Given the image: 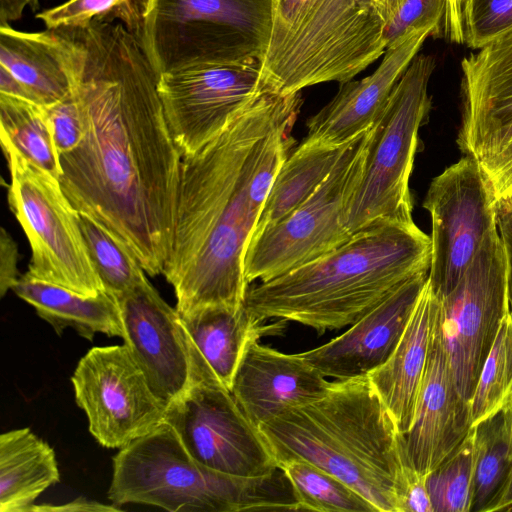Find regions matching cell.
Segmentation results:
<instances>
[{
    "label": "cell",
    "mask_w": 512,
    "mask_h": 512,
    "mask_svg": "<svg viewBox=\"0 0 512 512\" xmlns=\"http://www.w3.org/2000/svg\"><path fill=\"white\" fill-rule=\"evenodd\" d=\"M11 289L33 306L38 316L50 323L59 335L71 327L90 341L96 333L123 338L118 302L106 291L96 296H85L35 278L27 272L18 278Z\"/></svg>",
    "instance_id": "cell-25"
},
{
    "label": "cell",
    "mask_w": 512,
    "mask_h": 512,
    "mask_svg": "<svg viewBox=\"0 0 512 512\" xmlns=\"http://www.w3.org/2000/svg\"><path fill=\"white\" fill-rule=\"evenodd\" d=\"M497 200L491 179L472 156L431 181L423 202L432 224L428 283L439 300L456 287L486 235L497 228Z\"/></svg>",
    "instance_id": "cell-13"
},
{
    "label": "cell",
    "mask_w": 512,
    "mask_h": 512,
    "mask_svg": "<svg viewBox=\"0 0 512 512\" xmlns=\"http://www.w3.org/2000/svg\"><path fill=\"white\" fill-rule=\"evenodd\" d=\"M461 71L456 142L494 183L512 170V33L464 57Z\"/></svg>",
    "instance_id": "cell-16"
},
{
    "label": "cell",
    "mask_w": 512,
    "mask_h": 512,
    "mask_svg": "<svg viewBox=\"0 0 512 512\" xmlns=\"http://www.w3.org/2000/svg\"><path fill=\"white\" fill-rule=\"evenodd\" d=\"M385 26L373 0H273L260 93L353 79L384 54Z\"/></svg>",
    "instance_id": "cell-6"
},
{
    "label": "cell",
    "mask_w": 512,
    "mask_h": 512,
    "mask_svg": "<svg viewBox=\"0 0 512 512\" xmlns=\"http://www.w3.org/2000/svg\"><path fill=\"white\" fill-rule=\"evenodd\" d=\"M89 431L107 448H122L165 420L166 404L150 388L128 347L91 348L71 377Z\"/></svg>",
    "instance_id": "cell-14"
},
{
    "label": "cell",
    "mask_w": 512,
    "mask_h": 512,
    "mask_svg": "<svg viewBox=\"0 0 512 512\" xmlns=\"http://www.w3.org/2000/svg\"><path fill=\"white\" fill-rule=\"evenodd\" d=\"M470 428V403L456 387L437 317L414 420L404 435L410 464L427 475L455 449Z\"/></svg>",
    "instance_id": "cell-20"
},
{
    "label": "cell",
    "mask_w": 512,
    "mask_h": 512,
    "mask_svg": "<svg viewBox=\"0 0 512 512\" xmlns=\"http://www.w3.org/2000/svg\"><path fill=\"white\" fill-rule=\"evenodd\" d=\"M179 321L186 341L229 390L248 345L280 327V323L262 325L244 304L202 307L179 315Z\"/></svg>",
    "instance_id": "cell-24"
},
{
    "label": "cell",
    "mask_w": 512,
    "mask_h": 512,
    "mask_svg": "<svg viewBox=\"0 0 512 512\" xmlns=\"http://www.w3.org/2000/svg\"><path fill=\"white\" fill-rule=\"evenodd\" d=\"M191 380L166 405L165 420L200 464L231 475L259 477L279 468L265 437L202 358L188 350Z\"/></svg>",
    "instance_id": "cell-11"
},
{
    "label": "cell",
    "mask_w": 512,
    "mask_h": 512,
    "mask_svg": "<svg viewBox=\"0 0 512 512\" xmlns=\"http://www.w3.org/2000/svg\"><path fill=\"white\" fill-rule=\"evenodd\" d=\"M1 143L13 146L36 167L60 178V155L44 106L0 93Z\"/></svg>",
    "instance_id": "cell-29"
},
{
    "label": "cell",
    "mask_w": 512,
    "mask_h": 512,
    "mask_svg": "<svg viewBox=\"0 0 512 512\" xmlns=\"http://www.w3.org/2000/svg\"><path fill=\"white\" fill-rule=\"evenodd\" d=\"M116 300L124 344L153 393L167 405L191 380L188 348L176 308L162 299L147 278Z\"/></svg>",
    "instance_id": "cell-17"
},
{
    "label": "cell",
    "mask_w": 512,
    "mask_h": 512,
    "mask_svg": "<svg viewBox=\"0 0 512 512\" xmlns=\"http://www.w3.org/2000/svg\"><path fill=\"white\" fill-rule=\"evenodd\" d=\"M39 0H0V26L21 18L27 7L36 9Z\"/></svg>",
    "instance_id": "cell-42"
},
{
    "label": "cell",
    "mask_w": 512,
    "mask_h": 512,
    "mask_svg": "<svg viewBox=\"0 0 512 512\" xmlns=\"http://www.w3.org/2000/svg\"><path fill=\"white\" fill-rule=\"evenodd\" d=\"M512 394V319L504 316L483 363L470 399V424L475 426L500 410Z\"/></svg>",
    "instance_id": "cell-33"
},
{
    "label": "cell",
    "mask_w": 512,
    "mask_h": 512,
    "mask_svg": "<svg viewBox=\"0 0 512 512\" xmlns=\"http://www.w3.org/2000/svg\"><path fill=\"white\" fill-rule=\"evenodd\" d=\"M431 262L430 236L414 222L379 220L323 255L248 288L256 319L290 321L319 335L350 326Z\"/></svg>",
    "instance_id": "cell-3"
},
{
    "label": "cell",
    "mask_w": 512,
    "mask_h": 512,
    "mask_svg": "<svg viewBox=\"0 0 512 512\" xmlns=\"http://www.w3.org/2000/svg\"><path fill=\"white\" fill-rule=\"evenodd\" d=\"M273 0H150L139 39L161 75L209 65L262 61Z\"/></svg>",
    "instance_id": "cell-7"
},
{
    "label": "cell",
    "mask_w": 512,
    "mask_h": 512,
    "mask_svg": "<svg viewBox=\"0 0 512 512\" xmlns=\"http://www.w3.org/2000/svg\"><path fill=\"white\" fill-rule=\"evenodd\" d=\"M258 60L190 68L158 78V93L181 157L216 137L259 91Z\"/></svg>",
    "instance_id": "cell-15"
},
{
    "label": "cell",
    "mask_w": 512,
    "mask_h": 512,
    "mask_svg": "<svg viewBox=\"0 0 512 512\" xmlns=\"http://www.w3.org/2000/svg\"><path fill=\"white\" fill-rule=\"evenodd\" d=\"M497 228L506 260V276L512 277V198L497 200Z\"/></svg>",
    "instance_id": "cell-38"
},
{
    "label": "cell",
    "mask_w": 512,
    "mask_h": 512,
    "mask_svg": "<svg viewBox=\"0 0 512 512\" xmlns=\"http://www.w3.org/2000/svg\"><path fill=\"white\" fill-rule=\"evenodd\" d=\"M435 67L434 56L417 54L372 126L363 173L347 206L351 234L379 220L414 222L409 179L418 131L431 107L428 83Z\"/></svg>",
    "instance_id": "cell-8"
},
{
    "label": "cell",
    "mask_w": 512,
    "mask_h": 512,
    "mask_svg": "<svg viewBox=\"0 0 512 512\" xmlns=\"http://www.w3.org/2000/svg\"><path fill=\"white\" fill-rule=\"evenodd\" d=\"M512 471V422L506 404L474 426L470 512H487Z\"/></svg>",
    "instance_id": "cell-28"
},
{
    "label": "cell",
    "mask_w": 512,
    "mask_h": 512,
    "mask_svg": "<svg viewBox=\"0 0 512 512\" xmlns=\"http://www.w3.org/2000/svg\"><path fill=\"white\" fill-rule=\"evenodd\" d=\"M446 12L447 0H404L383 30L385 48L396 46L411 33L428 28L433 30V38L443 37Z\"/></svg>",
    "instance_id": "cell-36"
},
{
    "label": "cell",
    "mask_w": 512,
    "mask_h": 512,
    "mask_svg": "<svg viewBox=\"0 0 512 512\" xmlns=\"http://www.w3.org/2000/svg\"><path fill=\"white\" fill-rule=\"evenodd\" d=\"M44 108L59 155L76 148L84 130L82 113L74 90L63 100Z\"/></svg>",
    "instance_id": "cell-37"
},
{
    "label": "cell",
    "mask_w": 512,
    "mask_h": 512,
    "mask_svg": "<svg viewBox=\"0 0 512 512\" xmlns=\"http://www.w3.org/2000/svg\"><path fill=\"white\" fill-rule=\"evenodd\" d=\"M507 312L506 260L495 228L456 287L440 300L438 329L456 387L469 403Z\"/></svg>",
    "instance_id": "cell-12"
},
{
    "label": "cell",
    "mask_w": 512,
    "mask_h": 512,
    "mask_svg": "<svg viewBox=\"0 0 512 512\" xmlns=\"http://www.w3.org/2000/svg\"><path fill=\"white\" fill-rule=\"evenodd\" d=\"M300 92L259 94L216 137L182 157L172 246L162 273L179 315L244 304L246 250L288 156Z\"/></svg>",
    "instance_id": "cell-2"
},
{
    "label": "cell",
    "mask_w": 512,
    "mask_h": 512,
    "mask_svg": "<svg viewBox=\"0 0 512 512\" xmlns=\"http://www.w3.org/2000/svg\"><path fill=\"white\" fill-rule=\"evenodd\" d=\"M79 53L80 44L69 30L25 32L0 26V65L41 106L73 93Z\"/></svg>",
    "instance_id": "cell-22"
},
{
    "label": "cell",
    "mask_w": 512,
    "mask_h": 512,
    "mask_svg": "<svg viewBox=\"0 0 512 512\" xmlns=\"http://www.w3.org/2000/svg\"><path fill=\"white\" fill-rule=\"evenodd\" d=\"M428 272L409 278L340 336L301 356L326 378L345 380L368 375L389 358L399 343Z\"/></svg>",
    "instance_id": "cell-18"
},
{
    "label": "cell",
    "mask_w": 512,
    "mask_h": 512,
    "mask_svg": "<svg viewBox=\"0 0 512 512\" xmlns=\"http://www.w3.org/2000/svg\"><path fill=\"white\" fill-rule=\"evenodd\" d=\"M507 284V309L508 313L512 319V279L506 278Z\"/></svg>",
    "instance_id": "cell-46"
},
{
    "label": "cell",
    "mask_w": 512,
    "mask_h": 512,
    "mask_svg": "<svg viewBox=\"0 0 512 512\" xmlns=\"http://www.w3.org/2000/svg\"><path fill=\"white\" fill-rule=\"evenodd\" d=\"M331 381L300 353L286 354L261 345L247 347L235 373L231 393L256 425L323 397Z\"/></svg>",
    "instance_id": "cell-21"
},
{
    "label": "cell",
    "mask_w": 512,
    "mask_h": 512,
    "mask_svg": "<svg viewBox=\"0 0 512 512\" xmlns=\"http://www.w3.org/2000/svg\"><path fill=\"white\" fill-rule=\"evenodd\" d=\"M350 143L328 147L301 142L278 170L252 237L305 202L326 180Z\"/></svg>",
    "instance_id": "cell-27"
},
{
    "label": "cell",
    "mask_w": 512,
    "mask_h": 512,
    "mask_svg": "<svg viewBox=\"0 0 512 512\" xmlns=\"http://www.w3.org/2000/svg\"><path fill=\"white\" fill-rule=\"evenodd\" d=\"M80 44L74 93L83 137L60 154L73 205L122 242L150 276L169 256L182 157L139 40L120 23L69 30Z\"/></svg>",
    "instance_id": "cell-1"
},
{
    "label": "cell",
    "mask_w": 512,
    "mask_h": 512,
    "mask_svg": "<svg viewBox=\"0 0 512 512\" xmlns=\"http://www.w3.org/2000/svg\"><path fill=\"white\" fill-rule=\"evenodd\" d=\"M10 170L9 205L31 247L27 273L85 296L104 290L79 224V212L60 181L13 146L2 144Z\"/></svg>",
    "instance_id": "cell-9"
},
{
    "label": "cell",
    "mask_w": 512,
    "mask_h": 512,
    "mask_svg": "<svg viewBox=\"0 0 512 512\" xmlns=\"http://www.w3.org/2000/svg\"><path fill=\"white\" fill-rule=\"evenodd\" d=\"M278 466L290 479L301 511L377 512L352 487L308 462L289 460Z\"/></svg>",
    "instance_id": "cell-30"
},
{
    "label": "cell",
    "mask_w": 512,
    "mask_h": 512,
    "mask_svg": "<svg viewBox=\"0 0 512 512\" xmlns=\"http://www.w3.org/2000/svg\"><path fill=\"white\" fill-rule=\"evenodd\" d=\"M506 406L508 408V411H509V415H510V419H511V422H512V394L511 396L509 397L507 403H506Z\"/></svg>",
    "instance_id": "cell-47"
},
{
    "label": "cell",
    "mask_w": 512,
    "mask_h": 512,
    "mask_svg": "<svg viewBox=\"0 0 512 512\" xmlns=\"http://www.w3.org/2000/svg\"><path fill=\"white\" fill-rule=\"evenodd\" d=\"M277 464L308 462L345 482L377 512H401L414 467L367 375L331 382L321 398L261 424Z\"/></svg>",
    "instance_id": "cell-4"
},
{
    "label": "cell",
    "mask_w": 512,
    "mask_h": 512,
    "mask_svg": "<svg viewBox=\"0 0 512 512\" xmlns=\"http://www.w3.org/2000/svg\"><path fill=\"white\" fill-rule=\"evenodd\" d=\"M108 498L173 512L301 511L294 487L279 467L259 477L222 473L197 462L166 422L113 458Z\"/></svg>",
    "instance_id": "cell-5"
},
{
    "label": "cell",
    "mask_w": 512,
    "mask_h": 512,
    "mask_svg": "<svg viewBox=\"0 0 512 512\" xmlns=\"http://www.w3.org/2000/svg\"><path fill=\"white\" fill-rule=\"evenodd\" d=\"M54 450L29 428L0 436V512H31L35 500L59 482Z\"/></svg>",
    "instance_id": "cell-26"
},
{
    "label": "cell",
    "mask_w": 512,
    "mask_h": 512,
    "mask_svg": "<svg viewBox=\"0 0 512 512\" xmlns=\"http://www.w3.org/2000/svg\"><path fill=\"white\" fill-rule=\"evenodd\" d=\"M17 271V246L13 240L2 229L1 235V269H0V290L4 296L7 289H11L18 280Z\"/></svg>",
    "instance_id": "cell-39"
},
{
    "label": "cell",
    "mask_w": 512,
    "mask_h": 512,
    "mask_svg": "<svg viewBox=\"0 0 512 512\" xmlns=\"http://www.w3.org/2000/svg\"><path fill=\"white\" fill-rule=\"evenodd\" d=\"M464 44L479 50L512 33V0H464Z\"/></svg>",
    "instance_id": "cell-35"
},
{
    "label": "cell",
    "mask_w": 512,
    "mask_h": 512,
    "mask_svg": "<svg viewBox=\"0 0 512 512\" xmlns=\"http://www.w3.org/2000/svg\"><path fill=\"white\" fill-rule=\"evenodd\" d=\"M371 128L350 143L326 180L305 202L250 239L244 258L248 284L290 272L351 238L347 206L363 173Z\"/></svg>",
    "instance_id": "cell-10"
},
{
    "label": "cell",
    "mask_w": 512,
    "mask_h": 512,
    "mask_svg": "<svg viewBox=\"0 0 512 512\" xmlns=\"http://www.w3.org/2000/svg\"><path fill=\"white\" fill-rule=\"evenodd\" d=\"M150 0H67L36 15L47 29L78 30L91 23H120L140 39Z\"/></svg>",
    "instance_id": "cell-32"
},
{
    "label": "cell",
    "mask_w": 512,
    "mask_h": 512,
    "mask_svg": "<svg viewBox=\"0 0 512 512\" xmlns=\"http://www.w3.org/2000/svg\"><path fill=\"white\" fill-rule=\"evenodd\" d=\"M474 473V426L430 473L426 486L433 512H470Z\"/></svg>",
    "instance_id": "cell-34"
},
{
    "label": "cell",
    "mask_w": 512,
    "mask_h": 512,
    "mask_svg": "<svg viewBox=\"0 0 512 512\" xmlns=\"http://www.w3.org/2000/svg\"><path fill=\"white\" fill-rule=\"evenodd\" d=\"M373 2L387 24L395 17L404 0H373Z\"/></svg>",
    "instance_id": "cell-45"
},
{
    "label": "cell",
    "mask_w": 512,
    "mask_h": 512,
    "mask_svg": "<svg viewBox=\"0 0 512 512\" xmlns=\"http://www.w3.org/2000/svg\"><path fill=\"white\" fill-rule=\"evenodd\" d=\"M464 0H447L445 35L450 41L464 44L462 7Z\"/></svg>",
    "instance_id": "cell-41"
},
{
    "label": "cell",
    "mask_w": 512,
    "mask_h": 512,
    "mask_svg": "<svg viewBox=\"0 0 512 512\" xmlns=\"http://www.w3.org/2000/svg\"><path fill=\"white\" fill-rule=\"evenodd\" d=\"M511 511L512 510V471L504 484L501 492L489 506L487 512L491 511Z\"/></svg>",
    "instance_id": "cell-44"
},
{
    "label": "cell",
    "mask_w": 512,
    "mask_h": 512,
    "mask_svg": "<svg viewBox=\"0 0 512 512\" xmlns=\"http://www.w3.org/2000/svg\"><path fill=\"white\" fill-rule=\"evenodd\" d=\"M511 198V197H510Z\"/></svg>",
    "instance_id": "cell-48"
},
{
    "label": "cell",
    "mask_w": 512,
    "mask_h": 512,
    "mask_svg": "<svg viewBox=\"0 0 512 512\" xmlns=\"http://www.w3.org/2000/svg\"><path fill=\"white\" fill-rule=\"evenodd\" d=\"M439 309L440 300L427 279L396 348L367 375L403 435L409 432L414 420Z\"/></svg>",
    "instance_id": "cell-23"
},
{
    "label": "cell",
    "mask_w": 512,
    "mask_h": 512,
    "mask_svg": "<svg viewBox=\"0 0 512 512\" xmlns=\"http://www.w3.org/2000/svg\"><path fill=\"white\" fill-rule=\"evenodd\" d=\"M0 93L32 101L27 90L3 66L0 65ZM33 102V101H32Z\"/></svg>",
    "instance_id": "cell-43"
},
{
    "label": "cell",
    "mask_w": 512,
    "mask_h": 512,
    "mask_svg": "<svg viewBox=\"0 0 512 512\" xmlns=\"http://www.w3.org/2000/svg\"><path fill=\"white\" fill-rule=\"evenodd\" d=\"M79 224L104 290L115 299L146 279L132 252L89 216L79 213Z\"/></svg>",
    "instance_id": "cell-31"
},
{
    "label": "cell",
    "mask_w": 512,
    "mask_h": 512,
    "mask_svg": "<svg viewBox=\"0 0 512 512\" xmlns=\"http://www.w3.org/2000/svg\"><path fill=\"white\" fill-rule=\"evenodd\" d=\"M432 29L411 33L387 48L376 70L361 80L340 83L336 95L307 121L303 143L328 147L346 145L370 129L384 112L393 89Z\"/></svg>",
    "instance_id": "cell-19"
},
{
    "label": "cell",
    "mask_w": 512,
    "mask_h": 512,
    "mask_svg": "<svg viewBox=\"0 0 512 512\" xmlns=\"http://www.w3.org/2000/svg\"><path fill=\"white\" fill-rule=\"evenodd\" d=\"M115 505H104L100 502L79 497L69 503L61 505H34L31 512H80V511H119Z\"/></svg>",
    "instance_id": "cell-40"
}]
</instances>
